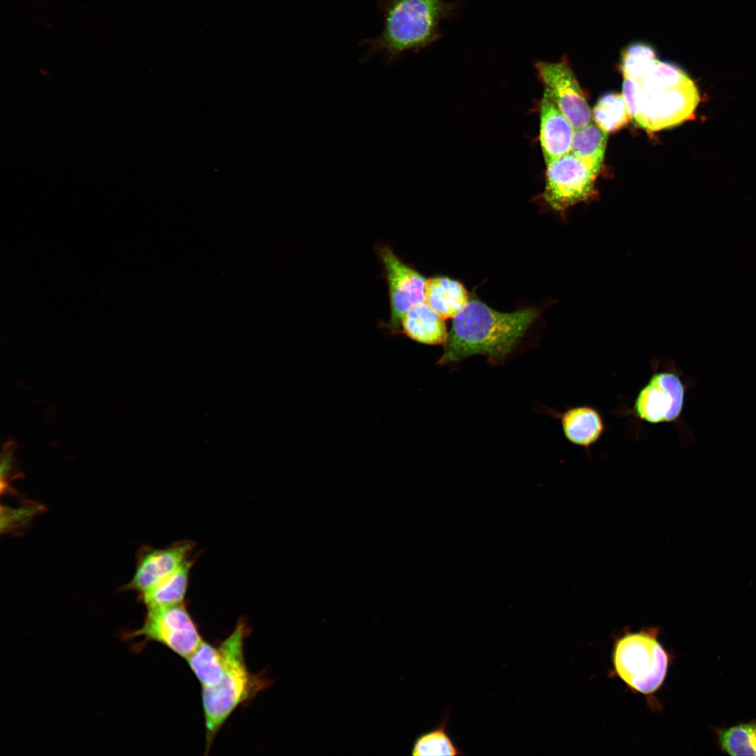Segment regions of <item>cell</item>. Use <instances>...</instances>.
Returning <instances> with one entry per match:
<instances>
[{
    "instance_id": "cell-1",
    "label": "cell",
    "mask_w": 756,
    "mask_h": 756,
    "mask_svg": "<svg viewBox=\"0 0 756 756\" xmlns=\"http://www.w3.org/2000/svg\"><path fill=\"white\" fill-rule=\"evenodd\" d=\"M538 316L534 309L500 312L472 300L454 318L440 364L482 354L493 362L507 356Z\"/></svg>"
},
{
    "instance_id": "cell-2",
    "label": "cell",
    "mask_w": 756,
    "mask_h": 756,
    "mask_svg": "<svg viewBox=\"0 0 756 756\" xmlns=\"http://www.w3.org/2000/svg\"><path fill=\"white\" fill-rule=\"evenodd\" d=\"M383 29L360 45L368 48L365 56L379 54L388 62L406 52L424 48L440 36L439 24L451 9L443 0H379Z\"/></svg>"
},
{
    "instance_id": "cell-3",
    "label": "cell",
    "mask_w": 756,
    "mask_h": 756,
    "mask_svg": "<svg viewBox=\"0 0 756 756\" xmlns=\"http://www.w3.org/2000/svg\"><path fill=\"white\" fill-rule=\"evenodd\" d=\"M250 633L247 622L240 619L232 633L220 642L226 657V668L220 681L202 688L206 752L231 714L270 686L263 673H252L247 667L244 647Z\"/></svg>"
},
{
    "instance_id": "cell-4",
    "label": "cell",
    "mask_w": 756,
    "mask_h": 756,
    "mask_svg": "<svg viewBox=\"0 0 756 756\" xmlns=\"http://www.w3.org/2000/svg\"><path fill=\"white\" fill-rule=\"evenodd\" d=\"M652 374L635 397L631 407L623 414L650 424H673L682 433L684 442H693L692 432L684 424L682 414L687 390L694 381L683 379L682 371L672 360L652 363Z\"/></svg>"
},
{
    "instance_id": "cell-5",
    "label": "cell",
    "mask_w": 756,
    "mask_h": 756,
    "mask_svg": "<svg viewBox=\"0 0 756 756\" xmlns=\"http://www.w3.org/2000/svg\"><path fill=\"white\" fill-rule=\"evenodd\" d=\"M651 630L628 634L620 638L613 654L618 676L632 689L645 694L662 684L668 658Z\"/></svg>"
},
{
    "instance_id": "cell-6",
    "label": "cell",
    "mask_w": 756,
    "mask_h": 756,
    "mask_svg": "<svg viewBox=\"0 0 756 756\" xmlns=\"http://www.w3.org/2000/svg\"><path fill=\"white\" fill-rule=\"evenodd\" d=\"M139 637L162 644L184 659L203 640L185 602L148 608L143 625L131 633L130 638Z\"/></svg>"
},
{
    "instance_id": "cell-7",
    "label": "cell",
    "mask_w": 756,
    "mask_h": 756,
    "mask_svg": "<svg viewBox=\"0 0 756 756\" xmlns=\"http://www.w3.org/2000/svg\"><path fill=\"white\" fill-rule=\"evenodd\" d=\"M595 180L584 163L570 152L547 165L544 200L564 219L572 206L596 197Z\"/></svg>"
},
{
    "instance_id": "cell-8",
    "label": "cell",
    "mask_w": 756,
    "mask_h": 756,
    "mask_svg": "<svg viewBox=\"0 0 756 756\" xmlns=\"http://www.w3.org/2000/svg\"><path fill=\"white\" fill-rule=\"evenodd\" d=\"M699 100L697 88L689 77L664 90L643 92L640 112L634 120L649 131L674 127L694 117Z\"/></svg>"
},
{
    "instance_id": "cell-9",
    "label": "cell",
    "mask_w": 756,
    "mask_h": 756,
    "mask_svg": "<svg viewBox=\"0 0 756 756\" xmlns=\"http://www.w3.org/2000/svg\"><path fill=\"white\" fill-rule=\"evenodd\" d=\"M383 265L390 300L391 317L387 327L392 332L400 331L405 314L412 307L424 300V277L404 263L388 246L377 250Z\"/></svg>"
},
{
    "instance_id": "cell-10",
    "label": "cell",
    "mask_w": 756,
    "mask_h": 756,
    "mask_svg": "<svg viewBox=\"0 0 756 756\" xmlns=\"http://www.w3.org/2000/svg\"><path fill=\"white\" fill-rule=\"evenodd\" d=\"M539 78L573 128L592 122V113L576 77L566 60L538 62Z\"/></svg>"
},
{
    "instance_id": "cell-11",
    "label": "cell",
    "mask_w": 756,
    "mask_h": 756,
    "mask_svg": "<svg viewBox=\"0 0 756 756\" xmlns=\"http://www.w3.org/2000/svg\"><path fill=\"white\" fill-rule=\"evenodd\" d=\"M195 546L192 540H184L164 548L146 549L140 556L130 587L140 595L150 591L191 557Z\"/></svg>"
},
{
    "instance_id": "cell-12",
    "label": "cell",
    "mask_w": 756,
    "mask_h": 756,
    "mask_svg": "<svg viewBox=\"0 0 756 756\" xmlns=\"http://www.w3.org/2000/svg\"><path fill=\"white\" fill-rule=\"evenodd\" d=\"M545 90L540 104V142L547 165L570 152L575 129Z\"/></svg>"
},
{
    "instance_id": "cell-13",
    "label": "cell",
    "mask_w": 756,
    "mask_h": 756,
    "mask_svg": "<svg viewBox=\"0 0 756 756\" xmlns=\"http://www.w3.org/2000/svg\"><path fill=\"white\" fill-rule=\"evenodd\" d=\"M553 413L560 419L566 440L587 452L608 429L601 413L590 405H578L563 412Z\"/></svg>"
},
{
    "instance_id": "cell-14",
    "label": "cell",
    "mask_w": 756,
    "mask_h": 756,
    "mask_svg": "<svg viewBox=\"0 0 756 756\" xmlns=\"http://www.w3.org/2000/svg\"><path fill=\"white\" fill-rule=\"evenodd\" d=\"M400 327L404 335L422 344H441L446 343L448 337L444 318L423 302L405 314Z\"/></svg>"
},
{
    "instance_id": "cell-15",
    "label": "cell",
    "mask_w": 756,
    "mask_h": 756,
    "mask_svg": "<svg viewBox=\"0 0 756 756\" xmlns=\"http://www.w3.org/2000/svg\"><path fill=\"white\" fill-rule=\"evenodd\" d=\"M426 304L442 318H454L468 303V293L459 281L444 276L426 280Z\"/></svg>"
},
{
    "instance_id": "cell-16",
    "label": "cell",
    "mask_w": 756,
    "mask_h": 756,
    "mask_svg": "<svg viewBox=\"0 0 756 756\" xmlns=\"http://www.w3.org/2000/svg\"><path fill=\"white\" fill-rule=\"evenodd\" d=\"M608 134L595 122L574 130L571 150L596 178L604 160Z\"/></svg>"
},
{
    "instance_id": "cell-17",
    "label": "cell",
    "mask_w": 756,
    "mask_h": 756,
    "mask_svg": "<svg viewBox=\"0 0 756 756\" xmlns=\"http://www.w3.org/2000/svg\"><path fill=\"white\" fill-rule=\"evenodd\" d=\"M186 659L202 688L217 685L226 668L225 653L220 643L214 645L203 640Z\"/></svg>"
},
{
    "instance_id": "cell-18",
    "label": "cell",
    "mask_w": 756,
    "mask_h": 756,
    "mask_svg": "<svg viewBox=\"0 0 756 756\" xmlns=\"http://www.w3.org/2000/svg\"><path fill=\"white\" fill-rule=\"evenodd\" d=\"M195 561V557H190L155 587L140 595L146 608L185 602L190 573Z\"/></svg>"
},
{
    "instance_id": "cell-19",
    "label": "cell",
    "mask_w": 756,
    "mask_h": 756,
    "mask_svg": "<svg viewBox=\"0 0 756 756\" xmlns=\"http://www.w3.org/2000/svg\"><path fill=\"white\" fill-rule=\"evenodd\" d=\"M449 710L444 712L438 725L433 729L420 735L415 741L412 755H464V752L454 743L447 732Z\"/></svg>"
},
{
    "instance_id": "cell-20",
    "label": "cell",
    "mask_w": 756,
    "mask_h": 756,
    "mask_svg": "<svg viewBox=\"0 0 756 756\" xmlns=\"http://www.w3.org/2000/svg\"><path fill=\"white\" fill-rule=\"evenodd\" d=\"M721 750L731 755H756V720L716 729Z\"/></svg>"
},
{
    "instance_id": "cell-21",
    "label": "cell",
    "mask_w": 756,
    "mask_h": 756,
    "mask_svg": "<svg viewBox=\"0 0 756 756\" xmlns=\"http://www.w3.org/2000/svg\"><path fill=\"white\" fill-rule=\"evenodd\" d=\"M592 115L594 122L607 133L615 132L631 119L622 94L608 93L595 105Z\"/></svg>"
},
{
    "instance_id": "cell-22",
    "label": "cell",
    "mask_w": 756,
    "mask_h": 756,
    "mask_svg": "<svg viewBox=\"0 0 756 756\" xmlns=\"http://www.w3.org/2000/svg\"><path fill=\"white\" fill-rule=\"evenodd\" d=\"M657 60L655 51L650 45L633 43L622 52L620 68L623 77L640 82Z\"/></svg>"
},
{
    "instance_id": "cell-23",
    "label": "cell",
    "mask_w": 756,
    "mask_h": 756,
    "mask_svg": "<svg viewBox=\"0 0 756 756\" xmlns=\"http://www.w3.org/2000/svg\"><path fill=\"white\" fill-rule=\"evenodd\" d=\"M688 78L676 64L657 59L639 83L643 92H654L675 86Z\"/></svg>"
},
{
    "instance_id": "cell-24",
    "label": "cell",
    "mask_w": 756,
    "mask_h": 756,
    "mask_svg": "<svg viewBox=\"0 0 756 756\" xmlns=\"http://www.w3.org/2000/svg\"><path fill=\"white\" fill-rule=\"evenodd\" d=\"M622 96L631 118L635 120L640 112L642 102L643 90L640 83L636 80L624 78Z\"/></svg>"
}]
</instances>
